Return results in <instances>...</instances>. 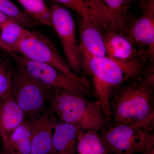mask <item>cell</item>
<instances>
[{"mask_svg": "<svg viewBox=\"0 0 154 154\" xmlns=\"http://www.w3.org/2000/svg\"><path fill=\"white\" fill-rule=\"evenodd\" d=\"M48 111L81 131L103 130L108 122L99 100L90 101L73 92L54 91Z\"/></svg>", "mask_w": 154, "mask_h": 154, "instance_id": "obj_1", "label": "cell"}, {"mask_svg": "<svg viewBox=\"0 0 154 154\" xmlns=\"http://www.w3.org/2000/svg\"><path fill=\"white\" fill-rule=\"evenodd\" d=\"M152 89L149 83L125 87L110 102L111 118L116 125H129L149 129L154 121Z\"/></svg>", "mask_w": 154, "mask_h": 154, "instance_id": "obj_2", "label": "cell"}, {"mask_svg": "<svg viewBox=\"0 0 154 154\" xmlns=\"http://www.w3.org/2000/svg\"><path fill=\"white\" fill-rule=\"evenodd\" d=\"M79 51L82 69L92 78L94 94L110 122L111 98L122 83L130 78L118 63L106 56L91 55L84 51Z\"/></svg>", "mask_w": 154, "mask_h": 154, "instance_id": "obj_3", "label": "cell"}, {"mask_svg": "<svg viewBox=\"0 0 154 154\" xmlns=\"http://www.w3.org/2000/svg\"><path fill=\"white\" fill-rule=\"evenodd\" d=\"M16 65L13 75V96L26 117L33 120L39 116L54 93L52 94V89L35 79L23 67Z\"/></svg>", "mask_w": 154, "mask_h": 154, "instance_id": "obj_4", "label": "cell"}, {"mask_svg": "<svg viewBox=\"0 0 154 154\" xmlns=\"http://www.w3.org/2000/svg\"><path fill=\"white\" fill-rule=\"evenodd\" d=\"M148 130L129 125H116L105 131L101 138L110 153L153 154V135Z\"/></svg>", "mask_w": 154, "mask_h": 154, "instance_id": "obj_5", "label": "cell"}, {"mask_svg": "<svg viewBox=\"0 0 154 154\" xmlns=\"http://www.w3.org/2000/svg\"><path fill=\"white\" fill-rule=\"evenodd\" d=\"M14 53L30 60L51 66L75 79L88 82L85 78L75 74L54 45L46 37L36 31L27 29Z\"/></svg>", "mask_w": 154, "mask_h": 154, "instance_id": "obj_6", "label": "cell"}, {"mask_svg": "<svg viewBox=\"0 0 154 154\" xmlns=\"http://www.w3.org/2000/svg\"><path fill=\"white\" fill-rule=\"evenodd\" d=\"M9 54L16 63L25 69L30 76L54 91H67L82 95H88L91 93L88 82L75 79L53 67L30 60L18 54L11 53Z\"/></svg>", "mask_w": 154, "mask_h": 154, "instance_id": "obj_7", "label": "cell"}, {"mask_svg": "<svg viewBox=\"0 0 154 154\" xmlns=\"http://www.w3.org/2000/svg\"><path fill=\"white\" fill-rule=\"evenodd\" d=\"M49 10L52 28L59 38L67 63L72 71L78 75L82 69L74 19L68 11L57 4L52 5Z\"/></svg>", "mask_w": 154, "mask_h": 154, "instance_id": "obj_8", "label": "cell"}, {"mask_svg": "<svg viewBox=\"0 0 154 154\" xmlns=\"http://www.w3.org/2000/svg\"><path fill=\"white\" fill-rule=\"evenodd\" d=\"M106 56L116 62L130 78L138 74L142 64L134 44L128 36L109 31L103 34Z\"/></svg>", "mask_w": 154, "mask_h": 154, "instance_id": "obj_9", "label": "cell"}, {"mask_svg": "<svg viewBox=\"0 0 154 154\" xmlns=\"http://www.w3.org/2000/svg\"><path fill=\"white\" fill-rule=\"evenodd\" d=\"M140 17L131 24L128 36L140 48L141 54L153 58L154 54V0H145Z\"/></svg>", "mask_w": 154, "mask_h": 154, "instance_id": "obj_10", "label": "cell"}, {"mask_svg": "<svg viewBox=\"0 0 154 154\" xmlns=\"http://www.w3.org/2000/svg\"><path fill=\"white\" fill-rule=\"evenodd\" d=\"M53 114L45 112L31 120L32 142L30 154H54L53 131L56 124Z\"/></svg>", "mask_w": 154, "mask_h": 154, "instance_id": "obj_11", "label": "cell"}, {"mask_svg": "<svg viewBox=\"0 0 154 154\" xmlns=\"http://www.w3.org/2000/svg\"><path fill=\"white\" fill-rule=\"evenodd\" d=\"M24 111L17 104L12 88L0 98V138L8 137L25 120Z\"/></svg>", "mask_w": 154, "mask_h": 154, "instance_id": "obj_12", "label": "cell"}, {"mask_svg": "<svg viewBox=\"0 0 154 154\" xmlns=\"http://www.w3.org/2000/svg\"><path fill=\"white\" fill-rule=\"evenodd\" d=\"M102 28L91 19L81 17L79 27V50L84 51L91 55L106 56Z\"/></svg>", "mask_w": 154, "mask_h": 154, "instance_id": "obj_13", "label": "cell"}, {"mask_svg": "<svg viewBox=\"0 0 154 154\" xmlns=\"http://www.w3.org/2000/svg\"><path fill=\"white\" fill-rule=\"evenodd\" d=\"M32 123L25 119L22 124L4 140L3 154H30Z\"/></svg>", "mask_w": 154, "mask_h": 154, "instance_id": "obj_14", "label": "cell"}, {"mask_svg": "<svg viewBox=\"0 0 154 154\" xmlns=\"http://www.w3.org/2000/svg\"><path fill=\"white\" fill-rule=\"evenodd\" d=\"M54 130V154H75V145L81 130L73 125L62 122L56 123Z\"/></svg>", "mask_w": 154, "mask_h": 154, "instance_id": "obj_15", "label": "cell"}, {"mask_svg": "<svg viewBox=\"0 0 154 154\" xmlns=\"http://www.w3.org/2000/svg\"><path fill=\"white\" fill-rule=\"evenodd\" d=\"M77 12L81 17L88 18L100 26L105 23L103 8L92 0H54Z\"/></svg>", "mask_w": 154, "mask_h": 154, "instance_id": "obj_16", "label": "cell"}, {"mask_svg": "<svg viewBox=\"0 0 154 154\" xmlns=\"http://www.w3.org/2000/svg\"><path fill=\"white\" fill-rule=\"evenodd\" d=\"M107 8V26L114 28H122L126 21L128 11L132 0H103Z\"/></svg>", "mask_w": 154, "mask_h": 154, "instance_id": "obj_17", "label": "cell"}, {"mask_svg": "<svg viewBox=\"0 0 154 154\" xmlns=\"http://www.w3.org/2000/svg\"><path fill=\"white\" fill-rule=\"evenodd\" d=\"M78 152L79 154H109L98 131H81L78 134Z\"/></svg>", "mask_w": 154, "mask_h": 154, "instance_id": "obj_18", "label": "cell"}, {"mask_svg": "<svg viewBox=\"0 0 154 154\" xmlns=\"http://www.w3.org/2000/svg\"><path fill=\"white\" fill-rule=\"evenodd\" d=\"M0 29L1 40L8 48L11 53H14L28 29L14 19L8 18L0 25Z\"/></svg>", "mask_w": 154, "mask_h": 154, "instance_id": "obj_19", "label": "cell"}, {"mask_svg": "<svg viewBox=\"0 0 154 154\" xmlns=\"http://www.w3.org/2000/svg\"><path fill=\"white\" fill-rule=\"evenodd\" d=\"M25 14L38 24L52 28L50 10L43 0H17Z\"/></svg>", "mask_w": 154, "mask_h": 154, "instance_id": "obj_20", "label": "cell"}, {"mask_svg": "<svg viewBox=\"0 0 154 154\" xmlns=\"http://www.w3.org/2000/svg\"><path fill=\"white\" fill-rule=\"evenodd\" d=\"M0 11L27 29H32L38 24L10 0H0Z\"/></svg>", "mask_w": 154, "mask_h": 154, "instance_id": "obj_21", "label": "cell"}, {"mask_svg": "<svg viewBox=\"0 0 154 154\" xmlns=\"http://www.w3.org/2000/svg\"><path fill=\"white\" fill-rule=\"evenodd\" d=\"M14 72L8 61L0 59V98L12 89Z\"/></svg>", "mask_w": 154, "mask_h": 154, "instance_id": "obj_22", "label": "cell"}, {"mask_svg": "<svg viewBox=\"0 0 154 154\" xmlns=\"http://www.w3.org/2000/svg\"><path fill=\"white\" fill-rule=\"evenodd\" d=\"M3 51L7 52L8 54L11 53L10 49L6 46L3 43L2 41L1 40V38H0V53H1V51Z\"/></svg>", "mask_w": 154, "mask_h": 154, "instance_id": "obj_23", "label": "cell"}, {"mask_svg": "<svg viewBox=\"0 0 154 154\" xmlns=\"http://www.w3.org/2000/svg\"><path fill=\"white\" fill-rule=\"evenodd\" d=\"M8 18L9 17L6 16L5 14L0 11V25H2L4 22H5L6 20L8 19Z\"/></svg>", "mask_w": 154, "mask_h": 154, "instance_id": "obj_24", "label": "cell"}, {"mask_svg": "<svg viewBox=\"0 0 154 154\" xmlns=\"http://www.w3.org/2000/svg\"><path fill=\"white\" fill-rule=\"evenodd\" d=\"M96 4H98L99 5L102 6V7H106L104 4V1L103 0H92Z\"/></svg>", "mask_w": 154, "mask_h": 154, "instance_id": "obj_25", "label": "cell"}, {"mask_svg": "<svg viewBox=\"0 0 154 154\" xmlns=\"http://www.w3.org/2000/svg\"><path fill=\"white\" fill-rule=\"evenodd\" d=\"M4 154L2 153V154Z\"/></svg>", "mask_w": 154, "mask_h": 154, "instance_id": "obj_26", "label": "cell"}]
</instances>
